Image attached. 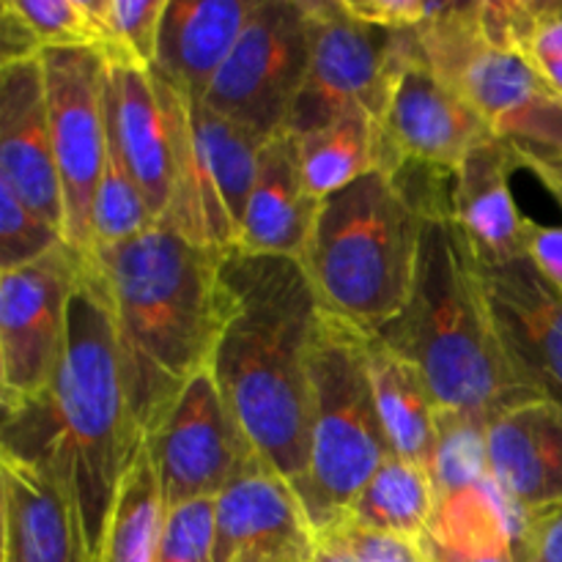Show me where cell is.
Returning a JSON list of instances; mask_svg holds the SVG:
<instances>
[{"mask_svg":"<svg viewBox=\"0 0 562 562\" xmlns=\"http://www.w3.org/2000/svg\"><path fill=\"white\" fill-rule=\"evenodd\" d=\"M165 508L217 499L245 477L272 470L225 404L212 371L192 379L146 439Z\"/></svg>","mask_w":562,"mask_h":562,"instance_id":"obj_9","label":"cell"},{"mask_svg":"<svg viewBox=\"0 0 562 562\" xmlns=\"http://www.w3.org/2000/svg\"><path fill=\"white\" fill-rule=\"evenodd\" d=\"M483 423L461 417H437V445L428 459L437 503L488 481V445Z\"/></svg>","mask_w":562,"mask_h":562,"instance_id":"obj_31","label":"cell"},{"mask_svg":"<svg viewBox=\"0 0 562 562\" xmlns=\"http://www.w3.org/2000/svg\"><path fill=\"white\" fill-rule=\"evenodd\" d=\"M379 340L423 373L437 417L488 426L538 401L510 371L488 318L477 258L453 212L428 214L406 311Z\"/></svg>","mask_w":562,"mask_h":562,"instance_id":"obj_4","label":"cell"},{"mask_svg":"<svg viewBox=\"0 0 562 562\" xmlns=\"http://www.w3.org/2000/svg\"><path fill=\"white\" fill-rule=\"evenodd\" d=\"M49 126L66 206V245L91 252V209L110 151L104 82L108 60L88 47L44 49Z\"/></svg>","mask_w":562,"mask_h":562,"instance_id":"obj_12","label":"cell"},{"mask_svg":"<svg viewBox=\"0 0 562 562\" xmlns=\"http://www.w3.org/2000/svg\"><path fill=\"white\" fill-rule=\"evenodd\" d=\"M190 130L203 168L241 234L263 143L201 102H190Z\"/></svg>","mask_w":562,"mask_h":562,"instance_id":"obj_28","label":"cell"},{"mask_svg":"<svg viewBox=\"0 0 562 562\" xmlns=\"http://www.w3.org/2000/svg\"><path fill=\"white\" fill-rule=\"evenodd\" d=\"M64 245L60 231L44 223L25 203L16 201L9 187L0 184V272L42 261Z\"/></svg>","mask_w":562,"mask_h":562,"instance_id":"obj_32","label":"cell"},{"mask_svg":"<svg viewBox=\"0 0 562 562\" xmlns=\"http://www.w3.org/2000/svg\"><path fill=\"white\" fill-rule=\"evenodd\" d=\"M252 9L256 0H168L151 71L187 102H201Z\"/></svg>","mask_w":562,"mask_h":562,"instance_id":"obj_21","label":"cell"},{"mask_svg":"<svg viewBox=\"0 0 562 562\" xmlns=\"http://www.w3.org/2000/svg\"><path fill=\"white\" fill-rule=\"evenodd\" d=\"M488 475L521 510L562 503V406H516L486 428Z\"/></svg>","mask_w":562,"mask_h":562,"instance_id":"obj_19","label":"cell"},{"mask_svg":"<svg viewBox=\"0 0 562 562\" xmlns=\"http://www.w3.org/2000/svg\"><path fill=\"white\" fill-rule=\"evenodd\" d=\"M82 256L69 245L0 272V401L3 412L53 384L66 346L69 302Z\"/></svg>","mask_w":562,"mask_h":562,"instance_id":"obj_11","label":"cell"},{"mask_svg":"<svg viewBox=\"0 0 562 562\" xmlns=\"http://www.w3.org/2000/svg\"><path fill=\"white\" fill-rule=\"evenodd\" d=\"M220 258L223 250L192 245L165 223L124 245L88 252L113 318L137 450L187 384L212 366L220 329Z\"/></svg>","mask_w":562,"mask_h":562,"instance_id":"obj_3","label":"cell"},{"mask_svg":"<svg viewBox=\"0 0 562 562\" xmlns=\"http://www.w3.org/2000/svg\"><path fill=\"white\" fill-rule=\"evenodd\" d=\"M560 206H562V203H560Z\"/></svg>","mask_w":562,"mask_h":562,"instance_id":"obj_41","label":"cell"},{"mask_svg":"<svg viewBox=\"0 0 562 562\" xmlns=\"http://www.w3.org/2000/svg\"><path fill=\"white\" fill-rule=\"evenodd\" d=\"M311 69L296 99L289 132L307 135L351 110H366L382 124L398 66L401 33L357 20L344 0H311Z\"/></svg>","mask_w":562,"mask_h":562,"instance_id":"obj_10","label":"cell"},{"mask_svg":"<svg viewBox=\"0 0 562 562\" xmlns=\"http://www.w3.org/2000/svg\"><path fill=\"white\" fill-rule=\"evenodd\" d=\"M525 256L562 294V225H541L527 217Z\"/></svg>","mask_w":562,"mask_h":562,"instance_id":"obj_38","label":"cell"},{"mask_svg":"<svg viewBox=\"0 0 562 562\" xmlns=\"http://www.w3.org/2000/svg\"><path fill=\"white\" fill-rule=\"evenodd\" d=\"M437 510V492L426 467L393 456L357 494L344 521L368 530L423 538Z\"/></svg>","mask_w":562,"mask_h":562,"instance_id":"obj_26","label":"cell"},{"mask_svg":"<svg viewBox=\"0 0 562 562\" xmlns=\"http://www.w3.org/2000/svg\"><path fill=\"white\" fill-rule=\"evenodd\" d=\"M525 168H530L562 203V151H536V148H519Z\"/></svg>","mask_w":562,"mask_h":562,"instance_id":"obj_39","label":"cell"},{"mask_svg":"<svg viewBox=\"0 0 562 562\" xmlns=\"http://www.w3.org/2000/svg\"><path fill=\"white\" fill-rule=\"evenodd\" d=\"M426 214L393 176L371 170L318 203L300 263L333 322L376 338L406 311Z\"/></svg>","mask_w":562,"mask_h":562,"instance_id":"obj_5","label":"cell"},{"mask_svg":"<svg viewBox=\"0 0 562 562\" xmlns=\"http://www.w3.org/2000/svg\"><path fill=\"white\" fill-rule=\"evenodd\" d=\"M417 49L456 88L497 137L536 151H562V99L525 49L494 44L477 22L475 3H450L415 33Z\"/></svg>","mask_w":562,"mask_h":562,"instance_id":"obj_7","label":"cell"},{"mask_svg":"<svg viewBox=\"0 0 562 562\" xmlns=\"http://www.w3.org/2000/svg\"><path fill=\"white\" fill-rule=\"evenodd\" d=\"M104 108L110 143L146 195L154 220L162 223L190 137V102L151 69L108 64Z\"/></svg>","mask_w":562,"mask_h":562,"instance_id":"obj_14","label":"cell"},{"mask_svg":"<svg viewBox=\"0 0 562 562\" xmlns=\"http://www.w3.org/2000/svg\"><path fill=\"white\" fill-rule=\"evenodd\" d=\"M97 31V53L110 66L154 69L168 0H82Z\"/></svg>","mask_w":562,"mask_h":562,"instance_id":"obj_29","label":"cell"},{"mask_svg":"<svg viewBox=\"0 0 562 562\" xmlns=\"http://www.w3.org/2000/svg\"><path fill=\"white\" fill-rule=\"evenodd\" d=\"M344 5L357 20L390 33L423 31L450 9V3H426V0H344Z\"/></svg>","mask_w":562,"mask_h":562,"instance_id":"obj_36","label":"cell"},{"mask_svg":"<svg viewBox=\"0 0 562 562\" xmlns=\"http://www.w3.org/2000/svg\"><path fill=\"white\" fill-rule=\"evenodd\" d=\"M322 316L300 258L223 250L209 371L258 456L291 486L307 472L311 355Z\"/></svg>","mask_w":562,"mask_h":562,"instance_id":"obj_2","label":"cell"},{"mask_svg":"<svg viewBox=\"0 0 562 562\" xmlns=\"http://www.w3.org/2000/svg\"><path fill=\"white\" fill-rule=\"evenodd\" d=\"M162 488L148 450L140 448L121 481L102 549L93 562H159L165 532Z\"/></svg>","mask_w":562,"mask_h":562,"instance_id":"obj_27","label":"cell"},{"mask_svg":"<svg viewBox=\"0 0 562 562\" xmlns=\"http://www.w3.org/2000/svg\"><path fill=\"white\" fill-rule=\"evenodd\" d=\"M0 184L66 239L42 58L0 64Z\"/></svg>","mask_w":562,"mask_h":562,"instance_id":"obj_16","label":"cell"},{"mask_svg":"<svg viewBox=\"0 0 562 562\" xmlns=\"http://www.w3.org/2000/svg\"><path fill=\"white\" fill-rule=\"evenodd\" d=\"M488 318L510 371L538 401L562 406V294L527 256L481 263Z\"/></svg>","mask_w":562,"mask_h":562,"instance_id":"obj_15","label":"cell"},{"mask_svg":"<svg viewBox=\"0 0 562 562\" xmlns=\"http://www.w3.org/2000/svg\"><path fill=\"white\" fill-rule=\"evenodd\" d=\"M525 168L516 143L492 137L464 159L453 179V217L481 263L525 256V214L510 190V173Z\"/></svg>","mask_w":562,"mask_h":562,"instance_id":"obj_20","label":"cell"},{"mask_svg":"<svg viewBox=\"0 0 562 562\" xmlns=\"http://www.w3.org/2000/svg\"><path fill=\"white\" fill-rule=\"evenodd\" d=\"M368 373L379 417L398 459L428 467L437 445V406L423 373L384 340H366Z\"/></svg>","mask_w":562,"mask_h":562,"instance_id":"obj_24","label":"cell"},{"mask_svg":"<svg viewBox=\"0 0 562 562\" xmlns=\"http://www.w3.org/2000/svg\"><path fill=\"white\" fill-rule=\"evenodd\" d=\"M0 562H93L77 505L44 472L0 456Z\"/></svg>","mask_w":562,"mask_h":562,"instance_id":"obj_18","label":"cell"},{"mask_svg":"<svg viewBox=\"0 0 562 562\" xmlns=\"http://www.w3.org/2000/svg\"><path fill=\"white\" fill-rule=\"evenodd\" d=\"M368 335L322 316L311 355V448L294 486L318 532L340 525L357 494L393 459L366 360Z\"/></svg>","mask_w":562,"mask_h":562,"instance_id":"obj_6","label":"cell"},{"mask_svg":"<svg viewBox=\"0 0 562 562\" xmlns=\"http://www.w3.org/2000/svg\"><path fill=\"white\" fill-rule=\"evenodd\" d=\"M307 192L318 203L379 168V121L351 110L322 130L294 135Z\"/></svg>","mask_w":562,"mask_h":562,"instance_id":"obj_25","label":"cell"},{"mask_svg":"<svg viewBox=\"0 0 562 562\" xmlns=\"http://www.w3.org/2000/svg\"><path fill=\"white\" fill-rule=\"evenodd\" d=\"M516 562H562V503L525 510L514 532Z\"/></svg>","mask_w":562,"mask_h":562,"instance_id":"obj_37","label":"cell"},{"mask_svg":"<svg viewBox=\"0 0 562 562\" xmlns=\"http://www.w3.org/2000/svg\"><path fill=\"white\" fill-rule=\"evenodd\" d=\"M316 212L318 201L311 198L302 179L296 137L291 132L269 137L258 151L256 184L247 201L236 250L300 258Z\"/></svg>","mask_w":562,"mask_h":562,"instance_id":"obj_22","label":"cell"},{"mask_svg":"<svg viewBox=\"0 0 562 562\" xmlns=\"http://www.w3.org/2000/svg\"><path fill=\"white\" fill-rule=\"evenodd\" d=\"M311 562H357V560L351 558L344 547H338L335 541H329V538H318L316 554H313Z\"/></svg>","mask_w":562,"mask_h":562,"instance_id":"obj_40","label":"cell"},{"mask_svg":"<svg viewBox=\"0 0 562 562\" xmlns=\"http://www.w3.org/2000/svg\"><path fill=\"white\" fill-rule=\"evenodd\" d=\"M417 31L401 33L390 102L379 124V170L401 162L456 170L464 159L497 137L475 108L428 66L417 49Z\"/></svg>","mask_w":562,"mask_h":562,"instance_id":"obj_13","label":"cell"},{"mask_svg":"<svg viewBox=\"0 0 562 562\" xmlns=\"http://www.w3.org/2000/svg\"><path fill=\"white\" fill-rule=\"evenodd\" d=\"M311 55V0H256L245 31L201 104L267 143L289 132Z\"/></svg>","mask_w":562,"mask_h":562,"instance_id":"obj_8","label":"cell"},{"mask_svg":"<svg viewBox=\"0 0 562 562\" xmlns=\"http://www.w3.org/2000/svg\"><path fill=\"white\" fill-rule=\"evenodd\" d=\"M214 558V499L170 508L165 516L159 562H212Z\"/></svg>","mask_w":562,"mask_h":562,"instance_id":"obj_34","label":"cell"},{"mask_svg":"<svg viewBox=\"0 0 562 562\" xmlns=\"http://www.w3.org/2000/svg\"><path fill=\"white\" fill-rule=\"evenodd\" d=\"M154 225H157V220H154L151 209H148L146 195H143L137 181L126 170L121 154L110 143L104 173L99 179L97 195H93L91 250L124 245V241L146 234Z\"/></svg>","mask_w":562,"mask_h":562,"instance_id":"obj_30","label":"cell"},{"mask_svg":"<svg viewBox=\"0 0 562 562\" xmlns=\"http://www.w3.org/2000/svg\"><path fill=\"white\" fill-rule=\"evenodd\" d=\"M318 536L294 486L274 470L214 499L212 562H311Z\"/></svg>","mask_w":562,"mask_h":562,"instance_id":"obj_17","label":"cell"},{"mask_svg":"<svg viewBox=\"0 0 562 562\" xmlns=\"http://www.w3.org/2000/svg\"><path fill=\"white\" fill-rule=\"evenodd\" d=\"M318 538H329L344 547L357 562H431L423 538L368 530V527L351 525V521H340V525L318 532Z\"/></svg>","mask_w":562,"mask_h":562,"instance_id":"obj_35","label":"cell"},{"mask_svg":"<svg viewBox=\"0 0 562 562\" xmlns=\"http://www.w3.org/2000/svg\"><path fill=\"white\" fill-rule=\"evenodd\" d=\"M525 510L516 508L488 477L483 486L437 503L423 536L431 562H516L514 530Z\"/></svg>","mask_w":562,"mask_h":562,"instance_id":"obj_23","label":"cell"},{"mask_svg":"<svg viewBox=\"0 0 562 562\" xmlns=\"http://www.w3.org/2000/svg\"><path fill=\"white\" fill-rule=\"evenodd\" d=\"M38 49H97V31L82 0H11Z\"/></svg>","mask_w":562,"mask_h":562,"instance_id":"obj_33","label":"cell"},{"mask_svg":"<svg viewBox=\"0 0 562 562\" xmlns=\"http://www.w3.org/2000/svg\"><path fill=\"white\" fill-rule=\"evenodd\" d=\"M137 453L113 318L102 280L82 256L58 371L38 398L3 412L0 456L44 472L69 494L97 560L121 481Z\"/></svg>","mask_w":562,"mask_h":562,"instance_id":"obj_1","label":"cell"}]
</instances>
